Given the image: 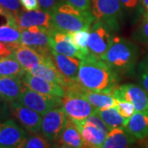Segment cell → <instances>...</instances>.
Returning a JSON list of instances; mask_svg holds the SVG:
<instances>
[{"instance_id": "obj_1", "label": "cell", "mask_w": 148, "mask_h": 148, "mask_svg": "<svg viewBox=\"0 0 148 148\" xmlns=\"http://www.w3.org/2000/svg\"><path fill=\"white\" fill-rule=\"evenodd\" d=\"M119 76L101 58L90 55L81 60L77 82L85 89L95 91L106 90L113 93L119 86Z\"/></svg>"}, {"instance_id": "obj_2", "label": "cell", "mask_w": 148, "mask_h": 148, "mask_svg": "<svg viewBox=\"0 0 148 148\" xmlns=\"http://www.w3.org/2000/svg\"><path fill=\"white\" fill-rule=\"evenodd\" d=\"M139 58V49L132 41L114 36L113 42L102 60L109 65L117 75L134 73Z\"/></svg>"}, {"instance_id": "obj_3", "label": "cell", "mask_w": 148, "mask_h": 148, "mask_svg": "<svg viewBox=\"0 0 148 148\" xmlns=\"http://www.w3.org/2000/svg\"><path fill=\"white\" fill-rule=\"evenodd\" d=\"M49 12L52 28L57 32L72 33L89 30L95 21L90 11L79 10L68 3H58Z\"/></svg>"}, {"instance_id": "obj_4", "label": "cell", "mask_w": 148, "mask_h": 148, "mask_svg": "<svg viewBox=\"0 0 148 148\" xmlns=\"http://www.w3.org/2000/svg\"><path fill=\"white\" fill-rule=\"evenodd\" d=\"M120 0H91L90 8L95 21L104 23L112 31L119 30L122 14Z\"/></svg>"}, {"instance_id": "obj_5", "label": "cell", "mask_w": 148, "mask_h": 148, "mask_svg": "<svg viewBox=\"0 0 148 148\" xmlns=\"http://www.w3.org/2000/svg\"><path fill=\"white\" fill-rule=\"evenodd\" d=\"M17 101L42 116L55 107L63 106L62 99L60 97L40 94L25 85Z\"/></svg>"}, {"instance_id": "obj_6", "label": "cell", "mask_w": 148, "mask_h": 148, "mask_svg": "<svg viewBox=\"0 0 148 148\" xmlns=\"http://www.w3.org/2000/svg\"><path fill=\"white\" fill-rule=\"evenodd\" d=\"M88 49L90 55L102 59L113 42L112 30L104 23L95 21L90 26Z\"/></svg>"}, {"instance_id": "obj_7", "label": "cell", "mask_w": 148, "mask_h": 148, "mask_svg": "<svg viewBox=\"0 0 148 148\" xmlns=\"http://www.w3.org/2000/svg\"><path fill=\"white\" fill-rule=\"evenodd\" d=\"M29 134L12 119L0 123V148H25Z\"/></svg>"}, {"instance_id": "obj_8", "label": "cell", "mask_w": 148, "mask_h": 148, "mask_svg": "<svg viewBox=\"0 0 148 148\" xmlns=\"http://www.w3.org/2000/svg\"><path fill=\"white\" fill-rule=\"evenodd\" d=\"M53 30L45 27H32L21 32V44L36 49L45 56L51 54L49 41Z\"/></svg>"}, {"instance_id": "obj_9", "label": "cell", "mask_w": 148, "mask_h": 148, "mask_svg": "<svg viewBox=\"0 0 148 148\" xmlns=\"http://www.w3.org/2000/svg\"><path fill=\"white\" fill-rule=\"evenodd\" d=\"M68 119L63 106L49 111L42 119L40 132L49 142L58 141Z\"/></svg>"}, {"instance_id": "obj_10", "label": "cell", "mask_w": 148, "mask_h": 148, "mask_svg": "<svg viewBox=\"0 0 148 148\" xmlns=\"http://www.w3.org/2000/svg\"><path fill=\"white\" fill-rule=\"evenodd\" d=\"M117 101H127L135 106L136 112L148 111V94L141 86L127 83L118 86L113 91Z\"/></svg>"}, {"instance_id": "obj_11", "label": "cell", "mask_w": 148, "mask_h": 148, "mask_svg": "<svg viewBox=\"0 0 148 148\" xmlns=\"http://www.w3.org/2000/svg\"><path fill=\"white\" fill-rule=\"evenodd\" d=\"M9 106L11 114L16 119L24 129L31 134L40 132L42 115L17 101L9 103Z\"/></svg>"}, {"instance_id": "obj_12", "label": "cell", "mask_w": 148, "mask_h": 148, "mask_svg": "<svg viewBox=\"0 0 148 148\" xmlns=\"http://www.w3.org/2000/svg\"><path fill=\"white\" fill-rule=\"evenodd\" d=\"M62 102L67 116L73 120H84L98 110L89 101L80 95L66 94L63 97Z\"/></svg>"}, {"instance_id": "obj_13", "label": "cell", "mask_w": 148, "mask_h": 148, "mask_svg": "<svg viewBox=\"0 0 148 148\" xmlns=\"http://www.w3.org/2000/svg\"><path fill=\"white\" fill-rule=\"evenodd\" d=\"M50 49L69 57H75L83 60L86 57L74 43L71 33L53 31L49 41Z\"/></svg>"}, {"instance_id": "obj_14", "label": "cell", "mask_w": 148, "mask_h": 148, "mask_svg": "<svg viewBox=\"0 0 148 148\" xmlns=\"http://www.w3.org/2000/svg\"><path fill=\"white\" fill-rule=\"evenodd\" d=\"M16 23L18 28L22 31L32 27L52 28L50 12L42 9L33 11H19L15 14Z\"/></svg>"}, {"instance_id": "obj_15", "label": "cell", "mask_w": 148, "mask_h": 148, "mask_svg": "<svg viewBox=\"0 0 148 148\" xmlns=\"http://www.w3.org/2000/svg\"><path fill=\"white\" fill-rule=\"evenodd\" d=\"M8 45L12 51V55L27 71H30L37 65L43 64L48 57L39 53L36 49L23 45L20 43L8 44Z\"/></svg>"}, {"instance_id": "obj_16", "label": "cell", "mask_w": 148, "mask_h": 148, "mask_svg": "<svg viewBox=\"0 0 148 148\" xmlns=\"http://www.w3.org/2000/svg\"><path fill=\"white\" fill-rule=\"evenodd\" d=\"M21 81L25 86L40 94L60 98H63L66 95V90L62 86L49 82L27 71L22 77Z\"/></svg>"}, {"instance_id": "obj_17", "label": "cell", "mask_w": 148, "mask_h": 148, "mask_svg": "<svg viewBox=\"0 0 148 148\" xmlns=\"http://www.w3.org/2000/svg\"><path fill=\"white\" fill-rule=\"evenodd\" d=\"M85 144L91 148H102L107 134L102 129L86 120H73Z\"/></svg>"}, {"instance_id": "obj_18", "label": "cell", "mask_w": 148, "mask_h": 148, "mask_svg": "<svg viewBox=\"0 0 148 148\" xmlns=\"http://www.w3.org/2000/svg\"><path fill=\"white\" fill-rule=\"evenodd\" d=\"M27 72L31 73L33 75L38 76L49 82L60 85L64 87V89L68 85V80L64 77L63 74L56 68L51 55L48 56L43 64L37 65L36 67Z\"/></svg>"}, {"instance_id": "obj_19", "label": "cell", "mask_w": 148, "mask_h": 148, "mask_svg": "<svg viewBox=\"0 0 148 148\" xmlns=\"http://www.w3.org/2000/svg\"><path fill=\"white\" fill-rule=\"evenodd\" d=\"M50 52L56 68L68 80V82L77 81L81 59L58 53L53 49H51Z\"/></svg>"}, {"instance_id": "obj_20", "label": "cell", "mask_w": 148, "mask_h": 148, "mask_svg": "<svg viewBox=\"0 0 148 148\" xmlns=\"http://www.w3.org/2000/svg\"><path fill=\"white\" fill-rule=\"evenodd\" d=\"M130 135L138 140L148 137V111L135 112L127 119L123 127Z\"/></svg>"}, {"instance_id": "obj_21", "label": "cell", "mask_w": 148, "mask_h": 148, "mask_svg": "<svg viewBox=\"0 0 148 148\" xmlns=\"http://www.w3.org/2000/svg\"><path fill=\"white\" fill-rule=\"evenodd\" d=\"M23 86L21 78L0 76V94L8 103L18 101Z\"/></svg>"}, {"instance_id": "obj_22", "label": "cell", "mask_w": 148, "mask_h": 148, "mask_svg": "<svg viewBox=\"0 0 148 148\" xmlns=\"http://www.w3.org/2000/svg\"><path fill=\"white\" fill-rule=\"evenodd\" d=\"M135 140L123 127H115L107 134L102 148H131Z\"/></svg>"}, {"instance_id": "obj_23", "label": "cell", "mask_w": 148, "mask_h": 148, "mask_svg": "<svg viewBox=\"0 0 148 148\" xmlns=\"http://www.w3.org/2000/svg\"><path fill=\"white\" fill-rule=\"evenodd\" d=\"M62 145H66L73 148H86V144L82 139L79 130L72 119L68 117L66 124L58 140Z\"/></svg>"}, {"instance_id": "obj_24", "label": "cell", "mask_w": 148, "mask_h": 148, "mask_svg": "<svg viewBox=\"0 0 148 148\" xmlns=\"http://www.w3.org/2000/svg\"><path fill=\"white\" fill-rule=\"evenodd\" d=\"M27 70L12 55L0 57V76L22 78Z\"/></svg>"}, {"instance_id": "obj_25", "label": "cell", "mask_w": 148, "mask_h": 148, "mask_svg": "<svg viewBox=\"0 0 148 148\" xmlns=\"http://www.w3.org/2000/svg\"><path fill=\"white\" fill-rule=\"evenodd\" d=\"M96 113L110 130L115 127H124L128 119L122 116L115 107L105 110H98Z\"/></svg>"}, {"instance_id": "obj_26", "label": "cell", "mask_w": 148, "mask_h": 148, "mask_svg": "<svg viewBox=\"0 0 148 148\" xmlns=\"http://www.w3.org/2000/svg\"><path fill=\"white\" fill-rule=\"evenodd\" d=\"M21 32L16 23L7 21L5 24L0 26V41L6 44L20 43Z\"/></svg>"}, {"instance_id": "obj_27", "label": "cell", "mask_w": 148, "mask_h": 148, "mask_svg": "<svg viewBox=\"0 0 148 148\" xmlns=\"http://www.w3.org/2000/svg\"><path fill=\"white\" fill-rule=\"evenodd\" d=\"M72 37L73 39L74 43L77 45L80 50L84 53V55L87 58L90 54L88 49V41L90 38V31L83 30L79 32H72Z\"/></svg>"}, {"instance_id": "obj_28", "label": "cell", "mask_w": 148, "mask_h": 148, "mask_svg": "<svg viewBox=\"0 0 148 148\" xmlns=\"http://www.w3.org/2000/svg\"><path fill=\"white\" fill-rule=\"evenodd\" d=\"M137 74L138 83L148 94V55L139 62L137 67Z\"/></svg>"}, {"instance_id": "obj_29", "label": "cell", "mask_w": 148, "mask_h": 148, "mask_svg": "<svg viewBox=\"0 0 148 148\" xmlns=\"http://www.w3.org/2000/svg\"><path fill=\"white\" fill-rule=\"evenodd\" d=\"M25 148H51V145L42 134L34 133L29 136Z\"/></svg>"}, {"instance_id": "obj_30", "label": "cell", "mask_w": 148, "mask_h": 148, "mask_svg": "<svg viewBox=\"0 0 148 148\" xmlns=\"http://www.w3.org/2000/svg\"><path fill=\"white\" fill-rule=\"evenodd\" d=\"M135 38L138 42L148 46V12H146L142 24L135 33Z\"/></svg>"}, {"instance_id": "obj_31", "label": "cell", "mask_w": 148, "mask_h": 148, "mask_svg": "<svg viewBox=\"0 0 148 148\" xmlns=\"http://www.w3.org/2000/svg\"><path fill=\"white\" fill-rule=\"evenodd\" d=\"M115 108L118 112L125 119H129L136 112L134 105L127 101H118Z\"/></svg>"}, {"instance_id": "obj_32", "label": "cell", "mask_w": 148, "mask_h": 148, "mask_svg": "<svg viewBox=\"0 0 148 148\" xmlns=\"http://www.w3.org/2000/svg\"><path fill=\"white\" fill-rule=\"evenodd\" d=\"M0 4L6 10L16 14L20 11V1L19 0H0Z\"/></svg>"}, {"instance_id": "obj_33", "label": "cell", "mask_w": 148, "mask_h": 148, "mask_svg": "<svg viewBox=\"0 0 148 148\" xmlns=\"http://www.w3.org/2000/svg\"><path fill=\"white\" fill-rule=\"evenodd\" d=\"M11 115L9 103L0 94V122L3 121Z\"/></svg>"}, {"instance_id": "obj_34", "label": "cell", "mask_w": 148, "mask_h": 148, "mask_svg": "<svg viewBox=\"0 0 148 148\" xmlns=\"http://www.w3.org/2000/svg\"><path fill=\"white\" fill-rule=\"evenodd\" d=\"M66 3L82 11H90L91 0H65Z\"/></svg>"}, {"instance_id": "obj_35", "label": "cell", "mask_w": 148, "mask_h": 148, "mask_svg": "<svg viewBox=\"0 0 148 148\" xmlns=\"http://www.w3.org/2000/svg\"><path fill=\"white\" fill-rule=\"evenodd\" d=\"M21 5L26 11L39 10L40 8L38 0H19Z\"/></svg>"}, {"instance_id": "obj_36", "label": "cell", "mask_w": 148, "mask_h": 148, "mask_svg": "<svg viewBox=\"0 0 148 148\" xmlns=\"http://www.w3.org/2000/svg\"><path fill=\"white\" fill-rule=\"evenodd\" d=\"M38 3L40 4V9L49 12L59 3L58 0H38Z\"/></svg>"}, {"instance_id": "obj_37", "label": "cell", "mask_w": 148, "mask_h": 148, "mask_svg": "<svg viewBox=\"0 0 148 148\" xmlns=\"http://www.w3.org/2000/svg\"><path fill=\"white\" fill-rule=\"evenodd\" d=\"M122 6L127 11L135 10L138 5V0H120Z\"/></svg>"}, {"instance_id": "obj_38", "label": "cell", "mask_w": 148, "mask_h": 148, "mask_svg": "<svg viewBox=\"0 0 148 148\" xmlns=\"http://www.w3.org/2000/svg\"><path fill=\"white\" fill-rule=\"evenodd\" d=\"M12 49L8 44L0 41V57H7L12 55Z\"/></svg>"}, {"instance_id": "obj_39", "label": "cell", "mask_w": 148, "mask_h": 148, "mask_svg": "<svg viewBox=\"0 0 148 148\" xmlns=\"http://www.w3.org/2000/svg\"><path fill=\"white\" fill-rule=\"evenodd\" d=\"M0 15L3 16L6 18V20H8V18H10L11 16H12L13 15H15L14 13L11 12L9 11L6 10L4 8H3V6L0 4Z\"/></svg>"}, {"instance_id": "obj_40", "label": "cell", "mask_w": 148, "mask_h": 148, "mask_svg": "<svg viewBox=\"0 0 148 148\" xmlns=\"http://www.w3.org/2000/svg\"><path fill=\"white\" fill-rule=\"evenodd\" d=\"M141 3L143 4V8H145L146 12H148V0H141Z\"/></svg>"}, {"instance_id": "obj_41", "label": "cell", "mask_w": 148, "mask_h": 148, "mask_svg": "<svg viewBox=\"0 0 148 148\" xmlns=\"http://www.w3.org/2000/svg\"><path fill=\"white\" fill-rule=\"evenodd\" d=\"M59 148H73V147H69V146H66V145H62L61 147Z\"/></svg>"}, {"instance_id": "obj_42", "label": "cell", "mask_w": 148, "mask_h": 148, "mask_svg": "<svg viewBox=\"0 0 148 148\" xmlns=\"http://www.w3.org/2000/svg\"><path fill=\"white\" fill-rule=\"evenodd\" d=\"M146 148H148V146H147V147H146Z\"/></svg>"}]
</instances>
